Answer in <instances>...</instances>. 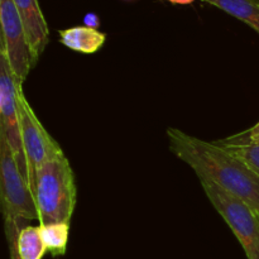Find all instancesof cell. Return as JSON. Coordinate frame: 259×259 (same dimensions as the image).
I'll use <instances>...</instances> for the list:
<instances>
[{
	"label": "cell",
	"instance_id": "6da1fadb",
	"mask_svg": "<svg viewBox=\"0 0 259 259\" xmlns=\"http://www.w3.org/2000/svg\"><path fill=\"white\" fill-rule=\"evenodd\" d=\"M169 151L189 164L200 180L212 182L242 200L259 215V176L220 143H210L176 128L167 129Z\"/></svg>",
	"mask_w": 259,
	"mask_h": 259
},
{
	"label": "cell",
	"instance_id": "7a4b0ae2",
	"mask_svg": "<svg viewBox=\"0 0 259 259\" xmlns=\"http://www.w3.org/2000/svg\"><path fill=\"white\" fill-rule=\"evenodd\" d=\"M33 192L39 225L71 222L77 202V187L72 167L63 152L38 168Z\"/></svg>",
	"mask_w": 259,
	"mask_h": 259
},
{
	"label": "cell",
	"instance_id": "3957f363",
	"mask_svg": "<svg viewBox=\"0 0 259 259\" xmlns=\"http://www.w3.org/2000/svg\"><path fill=\"white\" fill-rule=\"evenodd\" d=\"M0 202L4 222L38 220L34 194L3 137H0Z\"/></svg>",
	"mask_w": 259,
	"mask_h": 259
},
{
	"label": "cell",
	"instance_id": "277c9868",
	"mask_svg": "<svg viewBox=\"0 0 259 259\" xmlns=\"http://www.w3.org/2000/svg\"><path fill=\"white\" fill-rule=\"evenodd\" d=\"M205 195L239 240L248 259H259V215L212 182L200 180Z\"/></svg>",
	"mask_w": 259,
	"mask_h": 259
},
{
	"label": "cell",
	"instance_id": "5b68a950",
	"mask_svg": "<svg viewBox=\"0 0 259 259\" xmlns=\"http://www.w3.org/2000/svg\"><path fill=\"white\" fill-rule=\"evenodd\" d=\"M17 106L23 152L29 174V185L32 191H34L35 172L46 161L62 153L63 151L37 118L23 93V85L20 83H17Z\"/></svg>",
	"mask_w": 259,
	"mask_h": 259
},
{
	"label": "cell",
	"instance_id": "8992f818",
	"mask_svg": "<svg viewBox=\"0 0 259 259\" xmlns=\"http://www.w3.org/2000/svg\"><path fill=\"white\" fill-rule=\"evenodd\" d=\"M0 56L7 61L15 82L23 85L34 62L24 25L13 0H0Z\"/></svg>",
	"mask_w": 259,
	"mask_h": 259
},
{
	"label": "cell",
	"instance_id": "52a82bcc",
	"mask_svg": "<svg viewBox=\"0 0 259 259\" xmlns=\"http://www.w3.org/2000/svg\"><path fill=\"white\" fill-rule=\"evenodd\" d=\"M0 137H3L10 146L20 171L29 184V174L20 137L17 106V82L3 56H0Z\"/></svg>",
	"mask_w": 259,
	"mask_h": 259
},
{
	"label": "cell",
	"instance_id": "ba28073f",
	"mask_svg": "<svg viewBox=\"0 0 259 259\" xmlns=\"http://www.w3.org/2000/svg\"><path fill=\"white\" fill-rule=\"evenodd\" d=\"M27 33L33 62L39 60L50 40V30L38 0H13Z\"/></svg>",
	"mask_w": 259,
	"mask_h": 259
},
{
	"label": "cell",
	"instance_id": "9c48e42d",
	"mask_svg": "<svg viewBox=\"0 0 259 259\" xmlns=\"http://www.w3.org/2000/svg\"><path fill=\"white\" fill-rule=\"evenodd\" d=\"M60 42L75 52L91 55L100 50L106 40L105 33L98 29L77 25V27L67 28L58 32Z\"/></svg>",
	"mask_w": 259,
	"mask_h": 259
},
{
	"label": "cell",
	"instance_id": "30bf717a",
	"mask_svg": "<svg viewBox=\"0 0 259 259\" xmlns=\"http://www.w3.org/2000/svg\"><path fill=\"white\" fill-rule=\"evenodd\" d=\"M242 20L259 34V3L255 0H202Z\"/></svg>",
	"mask_w": 259,
	"mask_h": 259
},
{
	"label": "cell",
	"instance_id": "8fae6325",
	"mask_svg": "<svg viewBox=\"0 0 259 259\" xmlns=\"http://www.w3.org/2000/svg\"><path fill=\"white\" fill-rule=\"evenodd\" d=\"M18 249L23 259H42L47 253L43 242L40 227L27 225L20 229L18 235Z\"/></svg>",
	"mask_w": 259,
	"mask_h": 259
},
{
	"label": "cell",
	"instance_id": "7c38bea8",
	"mask_svg": "<svg viewBox=\"0 0 259 259\" xmlns=\"http://www.w3.org/2000/svg\"><path fill=\"white\" fill-rule=\"evenodd\" d=\"M39 227L47 252L53 257L65 254L70 235V223H52Z\"/></svg>",
	"mask_w": 259,
	"mask_h": 259
},
{
	"label": "cell",
	"instance_id": "4fadbf2b",
	"mask_svg": "<svg viewBox=\"0 0 259 259\" xmlns=\"http://www.w3.org/2000/svg\"><path fill=\"white\" fill-rule=\"evenodd\" d=\"M223 146V144H222ZM229 148L235 156L247 163V166L259 176V143L239 144V146H224Z\"/></svg>",
	"mask_w": 259,
	"mask_h": 259
},
{
	"label": "cell",
	"instance_id": "5bb4252c",
	"mask_svg": "<svg viewBox=\"0 0 259 259\" xmlns=\"http://www.w3.org/2000/svg\"><path fill=\"white\" fill-rule=\"evenodd\" d=\"M24 220H13V222H4L5 237H7L8 248H9L10 259H23L20 257L19 249H18V235L20 229L24 227Z\"/></svg>",
	"mask_w": 259,
	"mask_h": 259
},
{
	"label": "cell",
	"instance_id": "9a60e30c",
	"mask_svg": "<svg viewBox=\"0 0 259 259\" xmlns=\"http://www.w3.org/2000/svg\"><path fill=\"white\" fill-rule=\"evenodd\" d=\"M218 143L223 146H239V144H249V143H259V121L248 131L238 133L235 136L229 137L224 141H219Z\"/></svg>",
	"mask_w": 259,
	"mask_h": 259
},
{
	"label": "cell",
	"instance_id": "2e32d148",
	"mask_svg": "<svg viewBox=\"0 0 259 259\" xmlns=\"http://www.w3.org/2000/svg\"><path fill=\"white\" fill-rule=\"evenodd\" d=\"M83 24H85V27L98 29V28L100 27V18H99L98 14H95V13H88V14L83 17Z\"/></svg>",
	"mask_w": 259,
	"mask_h": 259
},
{
	"label": "cell",
	"instance_id": "e0dca14e",
	"mask_svg": "<svg viewBox=\"0 0 259 259\" xmlns=\"http://www.w3.org/2000/svg\"><path fill=\"white\" fill-rule=\"evenodd\" d=\"M169 3H172V4H180V5H187V4H191V3H194L195 0H168Z\"/></svg>",
	"mask_w": 259,
	"mask_h": 259
},
{
	"label": "cell",
	"instance_id": "ac0fdd59",
	"mask_svg": "<svg viewBox=\"0 0 259 259\" xmlns=\"http://www.w3.org/2000/svg\"><path fill=\"white\" fill-rule=\"evenodd\" d=\"M125 2H132V0H125Z\"/></svg>",
	"mask_w": 259,
	"mask_h": 259
},
{
	"label": "cell",
	"instance_id": "d6986e66",
	"mask_svg": "<svg viewBox=\"0 0 259 259\" xmlns=\"http://www.w3.org/2000/svg\"><path fill=\"white\" fill-rule=\"evenodd\" d=\"M255 2H257V3H259V0H255Z\"/></svg>",
	"mask_w": 259,
	"mask_h": 259
}]
</instances>
